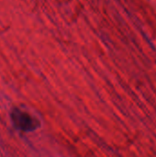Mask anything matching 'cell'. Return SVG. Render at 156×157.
I'll list each match as a JSON object with an SVG mask.
<instances>
[{
    "mask_svg": "<svg viewBox=\"0 0 156 157\" xmlns=\"http://www.w3.org/2000/svg\"><path fill=\"white\" fill-rule=\"evenodd\" d=\"M10 119L13 126L21 132H30L37 130L40 126L39 121L33 116L29 114L26 111H23L19 109H14L10 112Z\"/></svg>",
    "mask_w": 156,
    "mask_h": 157,
    "instance_id": "1",
    "label": "cell"
}]
</instances>
